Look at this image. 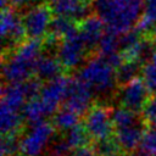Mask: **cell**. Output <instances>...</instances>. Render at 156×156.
I'll return each mask as SVG.
<instances>
[{
    "instance_id": "obj_14",
    "label": "cell",
    "mask_w": 156,
    "mask_h": 156,
    "mask_svg": "<svg viewBox=\"0 0 156 156\" xmlns=\"http://www.w3.org/2000/svg\"><path fill=\"white\" fill-rule=\"evenodd\" d=\"M29 101L23 83H7L1 90V105L15 111L23 110L24 105Z\"/></svg>"
},
{
    "instance_id": "obj_24",
    "label": "cell",
    "mask_w": 156,
    "mask_h": 156,
    "mask_svg": "<svg viewBox=\"0 0 156 156\" xmlns=\"http://www.w3.org/2000/svg\"><path fill=\"white\" fill-rule=\"evenodd\" d=\"M98 48L100 51V56H102V57H107V56L118 54V50L121 49L118 35L112 32L106 30L104 33Z\"/></svg>"
},
{
    "instance_id": "obj_13",
    "label": "cell",
    "mask_w": 156,
    "mask_h": 156,
    "mask_svg": "<svg viewBox=\"0 0 156 156\" xmlns=\"http://www.w3.org/2000/svg\"><path fill=\"white\" fill-rule=\"evenodd\" d=\"M104 27L105 24L99 16H88L80 21L78 30L88 50H94L96 46H99V43L105 33Z\"/></svg>"
},
{
    "instance_id": "obj_16",
    "label": "cell",
    "mask_w": 156,
    "mask_h": 156,
    "mask_svg": "<svg viewBox=\"0 0 156 156\" xmlns=\"http://www.w3.org/2000/svg\"><path fill=\"white\" fill-rule=\"evenodd\" d=\"M62 68L63 67L57 57L52 55H41L37 62L34 76L40 82H50L62 76Z\"/></svg>"
},
{
    "instance_id": "obj_26",
    "label": "cell",
    "mask_w": 156,
    "mask_h": 156,
    "mask_svg": "<svg viewBox=\"0 0 156 156\" xmlns=\"http://www.w3.org/2000/svg\"><path fill=\"white\" fill-rule=\"evenodd\" d=\"M141 76L149 90L156 95V51L144 63Z\"/></svg>"
},
{
    "instance_id": "obj_31",
    "label": "cell",
    "mask_w": 156,
    "mask_h": 156,
    "mask_svg": "<svg viewBox=\"0 0 156 156\" xmlns=\"http://www.w3.org/2000/svg\"><path fill=\"white\" fill-rule=\"evenodd\" d=\"M140 146L141 149L156 156V127H149L145 130Z\"/></svg>"
},
{
    "instance_id": "obj_1",
    "label": "cell",
    "mask_w": 156,
    "mask_h": 156,
    "mask_svg": "<svg viewBox=\"0 0 156 156\" xmlns=\"http://www.w3.org/2000/svg\"><path fill=\"white\" fill-rule=\"evenodd\" d=\"M145 0H93L96 16L104 22L106 30L122 35L133 29L140 21Z\"/></svg>"
},
{
    "instance_id": "obj_34",
    "label": "cell",
    "mask_w": 156,
    "mask_h": 156,
    "mask_svg": "<svg viewBox=\"0 0 156 156\" xmlns=\"http://www.w3.org/2000/svg\"><path fill=\"white\" fill-rule=\"evenodd\" d=\"M9 1H10V4H12L15 6H26L30 2H33L34 0H9Z\"/></svg>"
},
{
    "instance_id": "obj_20",
    "label": "cell",
    "mask_w": 156,
    "mask_h": 156,
    "mask_svg": "<svg viewBox=\"0 0 156 156\" xmlns=\"http://www.w3.org/2000/svg\"><path fill=\"white\" fill-rule=\"evenodd\" d=\"M143 69L141 63L135 61H124L117 69H116V82L118 85L123 87L132 80L138 78L139 72Z\"/></svg>"
},
{
    "instance_id": "obj_7",
    "label": "cell",
    "mask_w": 156,
    "mask_h": 156,
    "mask_svg": "<svg viewBox=\"0 0 156 156\" xmlns=\"http://www.w3.org/2000/svg\"><path fill=\"white\" fill-rule=\"evenodd\" d=\"M149 88L146 87L144 79L136 78L130 83L121 87L117 99L122 107H126L133 112H141L146 105L149 98Z\"/></svg>"
},
{
    "instance_id": "obj_23",
    "label": "cell",
    "mask_w": 156,
    "mask_h": 156,
    "mask_svg": "<svg viewBox=\"0 0 156 156\" xmlns=\"http://www.w3.org/2000/svg\"><path fill=\"white\" fill-rule=\"evenodd\" d=\"M63 138L68 143V145L71 146L72 150L89 145V140L91 139L89 136L84 124H77L76 127H73L72 129L66 132Z\"/></svg>"
},
{
    "instance_id": "obj_2",
    "label": "cell",
    "mask_w": 156,
    "mask_h": 156,
    "mask_svg": "<svg viewBox=\"0 0 156 156\" xmlns=\"http://www.w3.org/2000/svg\"><path fill=\"white\" fill-rule=\"evenodd\" d=\"M41 41L29 39L11 51L4 57L2 77L7 83H23L32 78L35 71L38 60L41 56Z\"/></svg>"
},
{
    "instance_id": "obj_8",
    "label": "cell",
    "mask_w": 156,
    "mask_h": 156,
    "mask_svg": "<svg viewBox=\"0 0 156 156\" xmlns=\"http://www.w3.org/2000/svg\"><path fill=\"white\" fill-rule=\"evenodd\" d=\"M51 9L46 5H38L32 7L23 16V26L27 37L34 40H41L46 34L51 23Z\"/></svg>"
},
{
    "instance_id": "obj_3",
    "label": "cell",
    "mask_w": 156,
    "mask_h": 156,
    "mask_svg": "<svg viewBox=\"0 0 156 156\" xmlns=\"http://www.w3.org/2000/svg\"><path fill=\"white\" fill-rule=\"evenodd\" d=\"M78 79L85 83L94 94L108 96L117 85L115 68L101 56L88 60L78 72Z\"/></svg>"
},
{
    "instance_id": "obj_29",
    "label": "cell",
    "mask_w": 156,
    "mask_h": 156,
    "mask_svg": "<svg viewBox=\"0 0 156 156\" xmlns=\"http://www.w3.org/2000/svg\"><path fill=\"white\" fill-rule=\"evenodd\" d=\"M143 121L149 127H156V95L151 96L141 111Z\"/></svg>"
},
{
    "instance_id": "obj_9",
    "label": "cell",
    "mask_w": 156,
    "mask_h": 156,
    "mask_svg": "<svg viewBox=\"0 0 156 156\" xmlns=\"http://www.w3.org/2000/svg\"><path fill=\"white\" fill-rule=\"evenodd\" d=\"M0 29L4 43L9 44V51L22 44V39L24 38V35H27L22 18L12 9L7 7L2 10Z\"/></svg>"
},
{
    "instance_id": "obj_19",
    "label": "cell",
    "mask_w": 156,
    "mask_h": 156,
    "mask_svg": "<svg viewBox=\"0 0 156 156\" xmlns=\"http://www.w3.org/2000/svg\"><path fill=\"white\" fill-rule=\"evenodd\" d=\"M78 121H79V115L72 111L71 108H68L67 106H63L58 108L57 112L54 115L52 124L55 129L66 133L73 127H76L77 124H79Z\"/></svg>"
},
{
    "instance_id": "obj_12",
    "label": "cell",
    "mask_w": 156,
    "mask_h": 156,
    "mask_svg": "<svg viewBox=\"0 0 156 156\" xmlns=\"http://www.w3.org/2000/svg\"><path fill=\"white\" fill-rule=\"evenodd\" d=\"M50 9L56 16L71 20H84L88 17V0H51Z\"/></svg>"
},
{
    "instance_id": "obj_15",
    "label": "cell",
    "mask_w": 156,
    "mask_h": 156,
    "mask_svg": "<svg viewBox=\"0 0 156 156\" xmlns=\"http://www.w3.org/2000/svg\"><path fill=\"white\" fill-rule=\"evenodd\" d=\"M144 134H145L144 124L140 122L132 127L116 130L115 139L117 140L121 149L129 154V152H133L134 150H136L139 145H141Z\"/></svg>"
},
{
    "instance_id": "obj_25",
    "label": "cell",
    "mask_w": 156,
    "mask_h": 156,
    "mask_svg": "<svg viewBox=\"0 0 156 156\" xmlns=\"http://www.w3.org/2000/svg\"><path fill=\"white\" fill-rule=\"evenodd\" d=\"M156 26V0H145L141 18L138 24V30L145 32Z\"/></svg>"
},
{
    "instance_id": "obj_11",
    "label": "cell",
    "mask_w": 156,
    "mask_h": 156,
    "mask_svg": "<svg viewBox=\"0 0 156 156\" xmlns=\"http://www.w3.org/2000/svg\"><path fill=\"white\" fill-rule=\"evenodd\" d=\"M93 95V90L80 79H71L68 93L65 100V106H67L79 116L85 115L91 107L90 105Z\"/></svg>"
},
{
    "instance_id": "obj_21",
    "label": "cell",
    "mask_w": 156,
    "mask_h": 156,
    "mask_svg": "<svg viewBox=\"0 0 156 156\" xmlns=\"http://www.w3.org/2000/svg\"><path fill=\"white\" fill-rule=\"evenodd\" d=\"M112 123L116 130L132 127L134 124L140 123V119L138 118L136 113L126 108V107H116L112 110Z\"/></svg>"
},
{
    "instance_id": "obj_30",
    "label": "cell",
    "mask_w": 156,
    "mask_h": 156,
    "mask_svg": "<svg viewBox=\"0 0 156 156\" xmlns=\"http://www.w3.org/2000/svg\"><path fill=\"white\" fill-rule=\"evenodd\" d=\"M72 151L73 150L71 149L68 143L65 140V138H62L51 141V144L49 145L48 156H71Z\"/></svg>"
},
{
    "instance_id": "obj_4",
    "label": "cell",
    "mask_w": 156,
    "mask_h": 156,
    "mask_svg": "<svg viewBox=\"0 0 156 156\" xmlns=\"http://www.w3.org/2000/svg\"><path fill=\"white\" fill-rule=\"evenodd\" d=\"M55 134L54 124L41 121L32 124L30 128L20 139V155L21 156H41L46 146L51 144Z\"/></svg>"
},
{
    "instance_id": "obj_28",
    "label": "cell",
    "mask_w": 156,
    "mask_h": 156,
    "mask_svg": "<svg viewBox=\"0 0 156 156\" xmlns=\"http://www.w3.org/2000/svg\"><path fill=\"white\" fill-rule=\"evenodd\" d=\"M0 151L1 156H16L20 154V139H17V135H4Z\"/></svg>"
},
{
    "instance_id": "obj_5",
    "label": "cell",
    "mask_w": 156,
    "mask_h": 156,
    "mask_svg": "<svg viewBox=\"0 0 156 156\" xmlns=\"http://www.w3.org/2000/svg\"><path fill=\"white\" fill-rule=\"evenodd\" d=\"M87 46L80 37L78 27L61 39L57 46V58L66 69H76L82 66L87 55Z\"/></svg>"
},
{
    "instance_id": "obj_10",
    "label": "cell",
    "mask_w": 156,
    "mask_h": 156,
    "mask_svg": "<svg viewBox=\"0 0 156 156\" xmlns=\"http://www.w3.org/2000/svg\"><path fill=\"white\" fill-rule=\"evenodd\" d=\"M69 84L71 78L66 76H60L50 82H46L43 85L39 98L49 108L51 115H55L58 110V105L66 100Z\"/></svg>"
},
{
    "instance_id": "obj_17",
    "label": "cell",
    "mask_w": 156,
    "mask_h": 156,
    "mask_svg": "<svg viewBox=\"0 0 156 156\" xmlns=\"http://www.w3.org/2000/svg\"><path fill=\"white\" fill-rule=\"evenodd\" d=\"M23 116L4 105L0 107V128L4 135H17L23 126Z\"/></svg>"
},
{
    "instance_id": "obj_33",
    "label": "cell",
    "mask_w": 156,
    "mask_h": 156,
    "mask_svg": "<svg viewBox=\"0 0 156 156\" xmlns=\"http://www.w3.org/2000/svg\"><path fill=\"white\" fill-rule=\"evenodd\" d=\"M128 156H155V155H152V154H150V152H147L146 150H144V149L140 147V149L134 150L133 152H129Z\"/></svg>"
},
{
    "instance_id": "obj_6",
    "label": "cell",
    "mask_w": 156,
    "mask_h": 156,
    "mask_svg": "<svg viewBox=\"0 0 156 156\" xmlns=\"http://www.w3.org/2000/svg\"><path fill=\"white\" fill-rule=\"evenodd\" d=\"M83 124L89 136L95 141L111 138L115 128L112 123V111H110L106 106L94 105L85 113Z\"/></svg>"
},
{
    "instance_id": "obj_27",
    "label": "cell",
    "mask_w": 156,
    "mask_h": 156,
    "mask_svg": "<svg viewBox=\"0 0 156 156\" xmlns=\"http://www.w3.org/2000/svg\"><path fill=\"white\" fill-rule=\"evenodd\" d=\"M94 149L98 156H121L123 151L115 138H107L105 140L96 141Z\"/></svg>"
},
{
    "instance_id": "obj_35",
    "label": "cell",
    "mask_w": 156,
    "mask_h": 156,
    "mask_svg": "<svg viewBox=\"0 0 156 156\" xmlns=\"http://www.w3.org/2000/svg\"><path fill=\"white\" fill-rule=\"evenodd\" d=\"M152 37H154V40L156 41V26L152 28Z\"/></svg>"
},
{
    "instance_id": "obj_22",
    "label": "cell",
    "mask_w": 156,
    "mask_h": 156,
    "mask_svg": "<svg viewBox=\"0 0 156 156\" xmlns=\"http://www.w3.org/2000/svg\"><path fill=\"white\" fill-rule=\"evenodd\" d=\"M76 28L77 27H76L73 20L67 18V17L56 16L55 18H52V21L50 23L49 35H51L52 38H55L57 40L58 39H63L69 33H72Z\"/></svg>"
},
{
    "instance_id": "obj_32",
    "label": "cell",
    "mask_w": 156,
    "mask_h": 156,
    "mask_svg": "<svg viewBox=\"0 0 156 156\" xmlns=\"http://www.w3.org/2000/svg\"><path fill=\"white\" fill-rule=\"evenodd\" d=\"M71 156H98L95 149L93 146H82V147H78V149H74L71 154Z\"/></svg>"
},
{
    "instance_id": "obj_18",
    "label": "cell",
    "mask_w": 156,
    "mask_h": 156,
    "mask_svg": "<svg viewBox=\"0 0 156 156\" xmlns=\"http://www.w3.org/2000/svg\"><path fill=\"white\" fill-rule=\"evenodd\" d=\"M21 113L23 116V119L27 121L30 126L35 124V123H39L41 121H45V117L51 116V112L45 106V104L40 100V98L29 100L24 105Z\"/></svg>"
}]
</instances>
